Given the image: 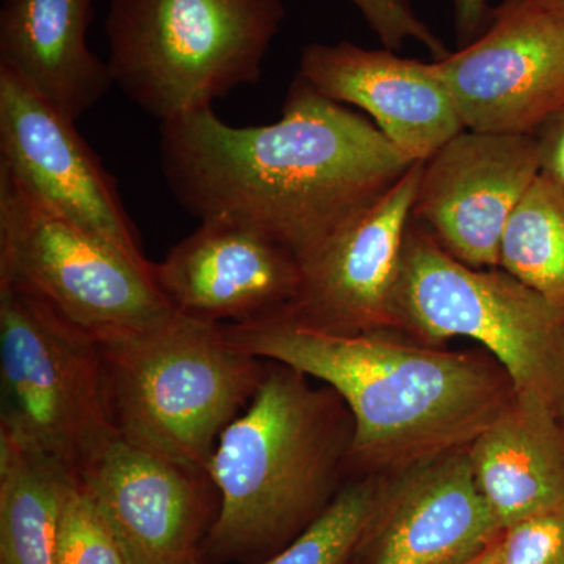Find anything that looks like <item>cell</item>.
I'll use <instances>...</instances> for the list:
<instances>
[{"mask_svg":"<svg viewBox=\"0 0 564 564\" xmlns=\"http://www.w3.org/2000/svg\"><path fill=\"white\" fill-rule=\"evenodd\" d=\"M380 480L351 478L317 521L262 564H351Z\"/></svg>","mask_w":564,"mask_h":564,"instance_id":"21","label":"cell"},{"mask_svg":"<svg viewBox=\"0 0 564 564\" xmlns=\"http://www.w3.org/2000/svg\"><path fill=\"white\" fill-rule=\"evenodd\" d=\"M159 152L187 214L251 226L300 261L414 165L369 118L299 74L276 122L236 128L206 107L161 122Z\"/></svg>","mask_w":564,"mask_h":564,"instance_id":"1","label":"cell"},{"mask_svg":"<svg viewBox=\"0 0 564 564\" xmlns=\"http://www.w3.org/2000/svg\"><path fill=\"white\" fill-rule=\"evenodd\" d=\"M500 532L458 448L381 475L351 564H467Z\"/></svg>","mask_w":564,"mask_h":564,"instance_id":"13","label":"cell"},{"mask_svg":"<svg viewBox=\"0 0 564 564\" xmlns=\"http://www.w3.org/2000/svg\"><path fill=\"white\" fill-rule=\"evenodd\" d=\"M486 554L488 564H564V503L507 527Z\"/></svg>","mask_w":564,"mask_h":564,"instance_id":"23","label":"cell"},{"mask_svg":"<svg viewBox=\"0 0 564 564\" xmlns=\"http://www.w3.org/2000/svg\"><path fill=\"white\" fill-rule=\"evenodd\" d=\"M456 41L459 47L467 46L481 35L492 18L489 0H454Z\"/></svg>","mask_w":564,"mask_h":564,"instance_id":"26","label":"cell"},{"mask_svg":"<svg viewBox=\"0 0 564 564\" xmlns=\"http://www.w3.org/2000/svg\"><path fill=\"white\" fill-rule=\"evenodd\" d=\"M488 552V551H486ZM481 554L480 556H478V558H475L473 560V562L470 563H467V564H488V554Z\"/></svg>","mask_w":564,"mask_h":564,"instance_id":"28","label":"cell"},{"mask_svg":"<svg viewBox=\"0 0 564 564\" xmlns=\"http://www.w3.org/2000/svg\"><path fill=\"white\" fill-rule=\"evenodd\" d=\"M540 150L541 173L564 187V106L534 132Z\"/></svg>","mask_w":564,"mask_h":564,"instance_id":"25","label":"cell"},{"mask_svg":"<svg viewBox=\"0 0 564 564\" xmlns=\"http://www.w3.org/2000/svg\"><path fill=\"white\" fill-rule=\"evenodd\" d=\"M0 436L77 475L117 437L98 339L7 284H0Z\"/></svg>","mask_w":564,"mask_h":564,"instance_id":"7","label":"cell"},{"mask_svg":"<svg viewBox=\"0 0 564 564\" xmlns=\"http://www.w3.org/2000/svg\"><path fill=\"white\" fill-rule=\"evenodd\" d=\"M352 433L339 393L267 361L258 391L226 426L206 466L220 494L207 554L247 558L291 544L351 480Z\"/></svg>","mask_w":564,"mask_h":564,"instance_id":"3","label":"cell"},{"mask_svg":"<svg viewBox=\"0 0 564 564\" xmlns=\"http://www.w3.org/2000/svg\"><path fill=\"white\" fill-rule=\"evenodd\" d=\"M282 0H110L104 22L115 85L170 121L261 80Z\"/></svg>","mask_w":564,"mask_h":564,"instance_id":"5","label":"cell"},{"mask_svg":"<svg viewBox=\"0 0 564 564\" xmlns=\"http://www.w3.org/2000/svg\"><path fill=\"white\" fill-rule=\"evenodd\" d=\"M79 475L0 436V564H55L66 492Z\"/></svg>","mask_w":564,"mask_h":564,"instance_id":"19","label":"cell"},{"mask_svg":"<svg viewBox=\"0 0 564 564\" xmlns=\"http://www.w3.org/2000/svg\"><path fill=\"white\" fill-rule=\"evenodd\" d=\"M154 280L176 313L236 325L285 313L302 282L295 252L251 226L199 221L154 263Z\"/></svg>","mask_w":564,"mask_h":564,"instance_id":"14","label":"cell"},{"mask_svg":"<svg viewBox=\"0 0 564 564\" xmlns=\"http://www.w3.org/2000/svg\"><path fill=\"white\" fill-rule=\"evenodd\" d=\"M475 481L500 529L564 503V419L516 392L469 445Z\"/></svg>","mask_w":564,"mask_h":564,"instance_id":"18","label":"cell"},{"mask_svg":"<svg viewBox=\"0 0 564 564\" xmlns=\"http://www.w3.org/2000/svg\"><path fill=\"white\" fill-rule=\"evenodd\" d=\"M300 77L325 98L372 117L408 161L425 162L466 131L436 63L366 50L351 41L304 46Z\"/></svg>","mask_w":564,"mask_h":564,"instance_id":"16","label":"cell"},{"mask_svg":"<svg viewBox=\"0 0 564 564\" xmlns=\"http://www.w3.org/2000/svg\"><path fill=\"white\" fill-rule=\"evenodd\" d=\"M423 162L300 261L302 282L280 321L334 334L393 329V293Z\"/></svg>","mask_w":564,"mask_h":564,"instance_id":"12","label":"cell"},{"mask_svg":"<svg viewBox=\"0 0 564 564\" xmlns=\"http://www.w3.org/2000/svg\"><path fill=\"white\" fill-rule=\"evenodd\" d=\"M55 564H128L117 538L79 478L63 502Z\"/></svg>","mask_w":564,"mask_h":564,"instance_id":"22","label":"cell"},{"mask_svg":"<svg viewBox=\"0 0 564 564\" xmlns=\"http://www.w3.org/2000/svg\"><path fill=\"white\" fill-rule=\"evenodd\" d=\"M128 564H198L206 474L113 437L79 473Z\"/></svg>","mask_w":564,"mask_h":564,"instance_id":"15","label":"cell"},{"mask_svg":"<svg viewBox=\"0 0 564 564\" xmlns=\"http://www.w3.org/2000/svg\"><path fill=\"white\" fill-rule=\"evenodd\" d=\"M392 314L395 332L423 344H480L516 392L534 393L564 419V310L513 274L456 261L413 220Z\"/></svg>","mask_w":564,"mask_h":564,"instance_id":"6","label":"cell"},{"mask_svg":"<svg viewBox=\"0 0 564 564\" xmlns=\"http://www.w3.org/2000/svg\"><path fill=\"white\" fill-rule=\"evenodd\" d=\"M96 339L117 436L206 474L221 433L258 391L267 361L234 345L225 325L176 311Z\"/></svg>","mask_w":564,"mask_h":564,"instance_id":"4","label":"cell"},{"mask_svg":"<svg viewBox=\"0 0 564 564\" xmlns=\"http://www.w3.org/2000/svg\"><path fill=\"white\" fill-rule=\"evenodd\" d=\"M95 0H3L0 68L79 120L113 87L109 63L87 43Z\"/></svg>","mask_w":564,"mask_h":564,"instance_id":"17","label":"cell"},{"mask_svg":"<svg viewBox=\"0 0 564 564\" xmlns=\"http://www.w3.org/2000/svg\"><path fill=\"white\" fill-rule=\"evenodd\" d=\"M434 63L469 131L534 135L564 106V20L540 0H503L477 40Z\"/></svg>","mask_w":564,"mask_h":564,"instance_id":"9","label":"cell"},{"mask_svg":"<svg viewBox=\"0 0 564 564\" xmlns=\"http://www.w3.org/2000/svg\"><path fill=\"white\" fill-rule=\"evenodd\" d=\"M0 172L66 220L151 265L117 181L76 121L6 68H0Z\"/></svg>","mask_w":564,"mask_h":564,"instance_id":"10","label":"cell"},{"mask_svg":"<svg viewBox=\"0 0 564 564\" xmlns=\"http://www.w3.org/2000/svg\"><path fill=\"white\" fill-rule=\"evenodd\" d=\"M545 7H549L552 11H555L558 17L564 20V0H540Z\"/></svg>","mask_w":564,"mask_h":564,"instance_id":"27","label":"cell"},{"mask_svg":"<svg viewBox=\"0 0 564 564\" xmlns=\"http://www.w3.org/2000/svg\"><path fill=\"white\" fill-rule=\"evenodd\" d=\"M0 284L47 304L95 337L172 313L141 265L29 195L0 172Z\"/></svg>","mask_w":564,"mask_h":564,"instance_id":"8","label":"cell"},{"mask_svg":"<svg viewBox=\"0 0 564 564\" xmlns=\"http://www.w3.org/2000/svg\"><path fill=\"white\" fill-rule=\"evenodd\" d=\"M237 347L329 386L350 410V477L388 475L469 447L513 399L488 351L447 350L395 329L334 334L269 318L225 325Z\"/></svg>","mask_w":564,"mask_h":564,"instance_id":"2","label":"cell"},{"mask_svg":"<svg viewBox=\"0 0 564 564\" xmlns=\"http://www.w3.org/2000/svg\"><path fill=\"white\" fill-rule=\"evenodd\" d=\"M362 14L370 31L386 50L400 51L406 41H415L432 52L434 61L447 57L451 51L443 40L419 17L410 0H350Z\"/></svg>","mask_w":564,"mask_h":564,"instance_id":"24","label":"cell"},{"mask_svg":"<svg viewBox=\"0 0 564 564\" xmlns=\"http://www.w3.org/2000/svg\"><path fill=\"white\" fill-rule=\"evenodd\" d=\"M540 173L534 135L466 129L423 162L413 220L456 261L497 269L507 223Z\"/></svg>","mask_w":564,"mask_h":564,"instance_id":"11","label":"cell"},{"mask_svg":"<svg viewBox=\"0 0 564 564\" xmlns=\"http://www.w3.org/2000/svg\"><path fill=\"white\" fill-rule=\"evenodd\" d=\"M499 269L564 310V187L540 173L505 228Z\"/></svg>","mask_w":564,"mask_h":564,"instance_id":"20","label":"cell"}]
</instances>
